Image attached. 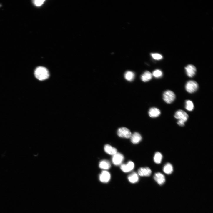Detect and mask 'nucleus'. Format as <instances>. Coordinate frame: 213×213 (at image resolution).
<instances>
[{"label":"nucleus","mask_w":213,"mask_h":213,"mask_svg":"<svg viewBox=\"0 0 213 213\" xmlns=\"http://www.w3.org/2000/svg\"><path fill=\"white\" fill-rule=\"evenodd\" d=\"M151 56L154 59L156 60H160L163 58V56L158 53H152Z\"/></svg>","instance_id":"obj_23"},{"label":"nucleus","mask_w":213,"mask_h":213,"mask_svg":"<svg viewBox=\"0 0 213 213\" xmlns=\"http://www.w3.org/2000/svg\"><path fill=\"white\" fill-rule=\"evenodd\" d=\"M45 1L43 0H35L33 1V3L34 4L37 6H40L42 5Z\"/></svg>","instance_id":"obj_24"},{"label":"nucleus","mask_w":213,"mask_h":213,"mask_svg":"<svg viewBox=\"0 0 213 213\" xmlns=\"http://www.w3.org/2000/svg\"><path fill=\"white\" fill-rule=\"evenodd\" d=\"M163 170L164 172L166 174H171L173 171V166L171 164L167 163L164 166Z\"/></svg>","instance_id":"obj_17"},{"label":"nucleus","mask_w":213,"mask_h":213,"mask_svg":"<svg viewBox=\"0 0 213 213\" xmlns=\"http://www.w3.org/2000/svg\"><path fill=\"white\" fill-rule=\"evenodd\" d=\"M111 179V175L110 173L106 170L102 171L99 176V180L102 183H108Z\"/></svg>","instance_id":"obj_7"},{"label":"nucleus","mask_w":213,"mask_h":213,"mask_svg":"<svg viewBox=\"0 0 213 213\" xmlns=\"http://www.w3.org/2000/svg\"><path fill=\"white\" fill-rule=\"evenodd\" d=\"M134 168V164L132 161H129L126 164H122L121 166V170L124 173L129 172L133 170Z\"/></svg>","instance_id":"obj_8"},{"label":"nucleus","mask_w":213,"mask_h":213,"mask_svg":"<svg viewBox=\"0 0 213 213\" xmlns=\"http://www.w3.org/2000/svg\"><path fill=\"white\" fill-rule=\"evenodd\" d=\"M199 85L198 83L193 80L189 81L186 83L185 89L186 91L190 93L196 92L198 89Z\"/></svg>","instance_id":"obj_2"},{"label":"nucleus","mask_w":213,"mask_h":213,"mask_svg":"<svg viewBox=\"0 0 213 213\" xmlns=\"http://www.w3.org/2000/svg\"><path fill=\"white\" fill-rule=\"evenodd\" d=\"M149 116L152 118H155L158 117L161 114L160 111L155 108H151L148 112Z\"/></svg>","instance_id":"obj_15"},{"label":"nucleus","mask_w":213,"mask_h":213,"mask_svg":"<svg viewBox=\"0 0 213 213\" xmlns=\"http://www.w3.org/2000/svg\"><path fill=\"white\" fill-rule=\"evenodd\" d=\"M35 77L40 81H43L47 79L49 76V73L48 70L45 67H39L34 71Z\"/></svg>","instance_id":"obj_1"},{"label":"nucleus","mask_w":213,"mask_h":213,"mask_svg":"<svg viewBox=\"0 0 213 213\" xmlns=\"http://www.w3.org/2000/svg\"><path fill=\"white\" fill-rule=\"evenodd\" d=\"M128 178L129 181L132 184L137 183L139 180L138 175L135 172H133L130 174Z\"/></svg>","instance_id":"obj_16"},{"label":"nucleus","mask_w":213,"mask_h":213,"mask_svg":"<svg viewBox=\"0 0 213 213\" xmlns=\"http://www.w3.org/2000/svg\"><path fill=\"white\" fill-rule=\"evenodd\" d=\"M130 138L131 142L133 144H137L142 141V137L139 133L135 132L132 134Z\"/></svg>","instance_id":"obj_12"},{"label":"nucleus","mask_w":213,"mask_h":213,"mask_svg":"<svg viewBox=\"0 0 213 213\" xmlns=\"http://www.w3.org/2000/svg\"><path fill=\"white\" fill-rule=\"evenodd\" d=\"M163 157V155L161 152H157L155 153L154 155V162L157 164H160L162 161Z\"/></svg>","instance_id":"obj_18"},{"label":"nucleus","mask_w":213,"mask_h":213,"mask_svg":"<svg viewBox=\"0 0 213 213\" xmlns=\"http://www.w3.org/2000/svg\"><path fill=\"white\" fill-rule=\"evenodd\" d=\"M104 150L106 153L113 156L117 152V150L116 148L109 144L104 146Z\"/></svg>","instance_id":"obj_13"},{"label":"nucleus","mask_w":213,"mask_h":213,"mask_svg":"<svg viewBox=\"0 0 213 213\" xmlns=\"http://www.w3.org/2000/svg\"><path fill=\"white\" fill-rule=\"evenodd\" d=\"M185 69L187 75L189 77L192 78L195 75L197 70L194 66L189 65L185 68Z\"/></svg>","instance_id":"obj_10"},{"label":"nucleus","mask_w":213,"mask_h":213,"mask_svg":"<svg viewBox=\"0 0 213 213\" xmlns=\"http://www.w3.org/2000/svg\"><path fill=\"white\" fill-rule=\"evenodd\" d=\"M117 134L119 137L126 139L130 138L132 135L130 131L128 128L124 127L119 128L117 131Z\"/></svg>","instance_id":"obj_4"},{"label":"nucleus","mask_w":213,"mask_h":213,"mask_svg":"<svg viewBox=\"0 0 213 213\" xmlns=\"http://www.w3.org/2000/svg\"><path fill=\"white\" fill-rule=\"evenodd\" d=\"M175 118L180 121L185 123L188 120L189 116L184 111L179 110L177 111L175 113Z\"/></svg>","instance_id":"obj_6"},{"label":"nucleus","mask_w":213,"mask_h":213,"mask_svg":"<svg viewBox=\"0 0 213 213\" xmlns=\"http://www.w3.org/2000/svg\"><path fill=\"white\" fill-rule=\"evenodd\" d=\"M138 175L141 177H149L152 174V171L148 167H141L138 169Z\"/></svg>","instance_id":"obj_11"},{"label":"nucleus","mask_w":213,"mask_h":213,"mask_svg":"<svg viewBox=\"0 0 213 213\" xmlns=\"http://www.w3.org/2000/svg\"><path fill=\"white\" fill-rule=\"evenodd\" d=\"M125 79L129 81H132L134 78L135 75L134 73L131 71H127L124 75Z\"/></svg>","instance_id":"obj_20"},{"label":"nucleus","mask_w":213,"mask_h":213,"mask_svg":"<svg viewBox=\"0 0 213 213\" xmlns=\"http://www.w3.org/2000/svg\"><path fill=\"white\" fill-rule=\"evenodd\" d=\"M124 159V157L122 154L117 152L113 156L112 162L116 166H119L122 164Z\"/></svg>","instance_id":"obj_5"},{"label":"nucleus","mask_w":213,"mask_h":213,"mask_svg":"<svg viewBox=\"0 0 213 213\" xmlns=\"http://www.w3.org/2000/svg\"><path fill=\"white\" fill-rule=\"evenodd\" d=\"M154 179L156 182L160 185H163L166 182V178L164 175L159 172L156 173L154 174Z\"/></svg>","instance_id":"obj_9"},{"label":"nucleus","mask_w":213,"mask_h":213,"mask_svg":"<svg viewBox=\"0 0 213 213\" xmlns=\"http://www.w3.org/2000/svg\"><path fill=\"white\" fill-rule=\"evenodd\" d=\"M185 108L188 111H192L194 108V106L192 102L190 100L186 101Z\"/></svg>","instance_id":"obj_21"},{"label":"nucleus","mask_w":213,"mask_h":213,"mask_svg":"<svg viewBox=\"0 0 213 213\" xmlns=\"http://www.w3.org/2000/svg\"><path fill=\"white\" fill-rule=\"evenodd\" d=\"M152 74L149 71H147L142 75L141 79L143 81L147 82L150 80L152 78Z\"/></svg>","instance_id":"obj_19"},{"label":"nucleus","mask_w":213,"mask_h":213,"mask_svg":"<svg viewBox=\"0 0 213 213\" xmlns=\"http://www.w3.org/2000/svg\"><path fill=\"white\" fill-rule=\"evenodd\" d=\"M99 167L100 169L106 170L111 168V165L110 162L107 160H103L100 162Z\"/></svg>","instance_id":"obj_14"},{"label":"nucleus","mask_w":213,"mask_h":213,"mask_svg":"<svg viewBox=\"0 0 213 213\" xmlns=\"http://www.w3.org/2000/svg\"><path fill=\"white\" fill-rule=\"evenodd\" d=\"M152 75L156 78H160L163 76V73L160 70L157 69L153 72Z\"/></svg>","instance_id":"obj_22"},{"label":"nucleus","mask_w":213,"mask_h":213,"mask_svg":"<svg viewBox=\"0 0 213 213\" xmlns=\"http://www.w3.org/2000/svg\"><path fill=\"white\" fill-rule=\"evenodd\" d=\"M163 98L166 102L168 104H171L175 100L176 95L173 91L168 90L166 91L164 93Z\"/></svg>","instance_id":"obj_3"}]
</instances>
